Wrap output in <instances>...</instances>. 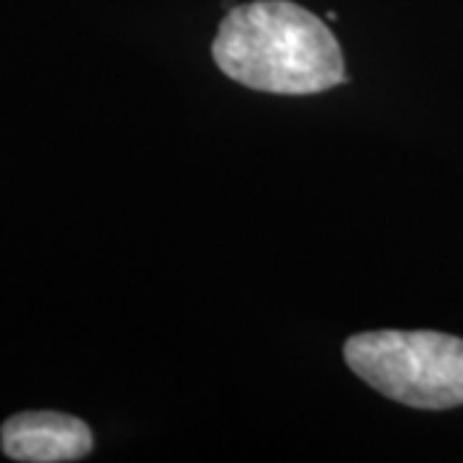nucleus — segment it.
<instances>
[{"instance_id":"7ed1b4c3","label":"nucleus","mask_w":463,"mask_h":463,"mask_svg":"<svg viewBox=\"0 0 463 463\" xmlns=\"http://www.w3.org/2000/svg\"><path fill=\"white\" fill-rule=\"evenodd\" d=\"M0 440L14 461L62 463L85 458L93 448V432L70 414L21 412L3 425Z\"/></svg>"},{"instance_id":"f257e3e1","label":"nucleus","mask_w":463,"mask_h":463,"mask_svg":"<svg viewBox=\"0 0 463 463\" xmlns=\"http://www.w3.org/2000/svg\"><path fill=\"white\" fill-rule=\"evenodd\" d=\"M212 52L227 78L252 90L312 96L345 83L343 52L327 24L291 0L232 8Z\"/></svg>"},{"instance_id":"f03ea898","label":"nucleus","mask_w":463,"mask_h":463,"mask_svg":"<svg viewBox=\"0 0 463 463\" xmlns=\"http://www.w3.org/2000/svg\"><path fill=\"white\" fill-rule=\"evenodd\" d=\"M355 376L414 410L463 404V340L443 332H364L345 343Z\"/></svg>"}]
</instances>
